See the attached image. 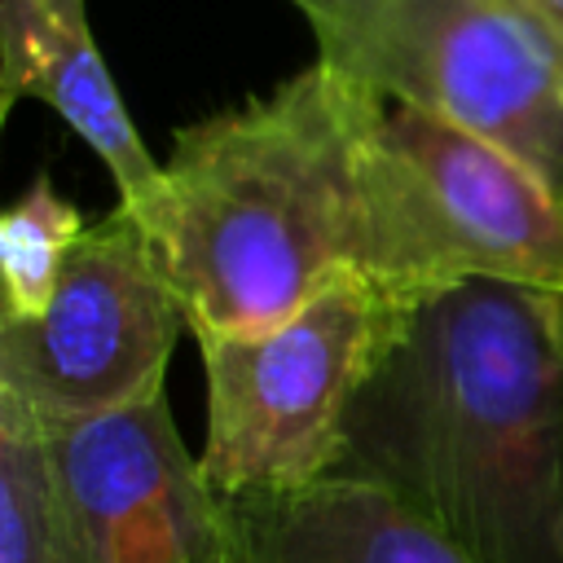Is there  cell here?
Returning <instances> with one entry per match:
<instances>
[{"label": "cell", "mask_w": 563, "mask_h": 563, "mask_svg": "<svg viewBox=\"0 0 563 563\" xmlns=\"http://www.w3.org/2000/svg\"><path fill=\"white\" fill-rule=\"evenodd\" d=\"M233 523V563H475L396 493L352 475L238 497Z\"/></svg>", "instance_id": "cell-9"}, {"label": "cell", "mask_w": 563, "mask_h": 563, "mask_svg": "<svg viewBox=\"0 0 563 563\" xmlns=\"http://www.w3.org/2000/svg\"><path fill=\"white\" fill-rule=\"evenodd\" d=\"M365 277L396 303L466 282L563 295V198L515 154L413 106L369 128Z\"/></svg>", "instance_id": "cell-4"}, {"label": "cell", "mask_w": 563, "mask_h": 563, "mask_svg": "<svg viewBox=\"0 0 563 563\" xmlns=\"http://www.w3.org/2000/svg\"><path fill=\"white\" fill-rule=\"evenodd\" d=\"M44 101L110 172L141 220L163 198V163L141 141L92 40L88 0H0V114Z\"/></svg>", "instance_id": "cell-8"}, {"label": "cell", "mask_w": 563, "mask_h": 563, "mask_svg": "<svg viewBox=\"0 0 563 563\" xmlns=\"http://www.w3.org/2000/svg\"><path fill=\"white\" fill-rule=\"evenodd\" d=\"M405 312L369 277L343 273L273 325L194 334L207 479L233 501L325 479L343 418Z\"/></svg>", "instance_id": "cell-5"}, {"label": "cell", "mask_w": 563, "mask_h": 563, "mask_svg": "<svg viewBox=\"0 0 563 563\" xmlns=\"http://www.w3.org/2000/svg\"><path fill=\"white\" fill-rule=\"evenodd\" d=\"M330 475L396 493L475 563H563V295L466 282L413 303Z\"/></svg>", "instance_id": "cell-1"}, {"label": "cell", "mask_w": 563, "mask_h": 563, "mask_svg": "<svg viewBox=\"0 0 563 563\" xmlns=\"http://www.w3.org/2000/svg\"><path fill=\"white\" fill-rule=\"evenodd\" d=\"M528 4H532V9H537V18H541L559 40H563V0H528Z\"/></svg>", "instance_id": "cell-12"}, {"label": "cell", "mask_w": 563, "mask_h": 563, "mask_svg": "<svg viewBox=\"0 0 563 563\" xmlns=\"http://www.w3.org/2000/svg\"><path fill=\"white\" fill-rule=\"evenodd\" d=\"M75 563H233V501L176 431L167 391L40 427Z\"/></svg>", "instance_id": "cell-7"}, {"label": "cell", "mask_w": 563, "mask_h": 563, "mask_svg": "<svg viewBox=\"0 0 563 563\" xmlns=\"http://www.w3.org/2000/svg\"><path fill=\"white\" fill-rule=\"evenodd\" d=\"M185 308L141 216L114 202L79 233L53 299L0 321V409L62 427L163 391Z\"/></svg>", "instance_id": "cell-6"}, {"label": "cell", "mask_w": 563, "mask_h": 563, "mask_svg": "<svg viewBox=\"0 0 563 563\" xmlns=\"http://www.w3.org/2000/svg\"><path fill=\"white\" fill-rule=\"evenodd\" d=\"M88 220L70 198L53 189L48 176H35L18 202L0 216V321H26L35 317L53 290L57 277L79 242Z\"/></svg>", "instance_id": "cell-10"}, {"label": "cell", "mask_w": 563, "mask_h": 563, "mask_svg": "<svg viewBox=\"0 0 563 563\" xmlns=\"http://www.w3.org/2000/svg\"><path fill=\"white\" fill-rule=\"evenodd\" d=\"M383 97L325 62L185 123L141 220L189 334L260 330L369 260V128Z\"/></svg>", "instance_id": "cell-2"}, {"label": "cell", "mask_w": 563, "mask_h": 563, "mask_svg": "<svg viewBox=\"0 0 563 563\" xmlns=\"http://www.w3.org/2000/svg\"><path fill=\"white\" fill-rule=\"evenodd\" d=\"M317 62L532 167L563 198V40L528 0H290Z\"/></svg>", "instance_id": "cell-3"}, {"label": "cell", "mask_w": 563, "mask_h": 563, "mask_svg": "<svg viewBox=\"0 0 563 563\" xmlns=\"http://www.w3.org/2000/svg\"><path fill=\"white\" fill-rule=\"evenodd\" d=\"M0 563H75L53 501L44 435L0 409Z\"/></svg>", "instance_id": "cell-11"}]
</instances>
